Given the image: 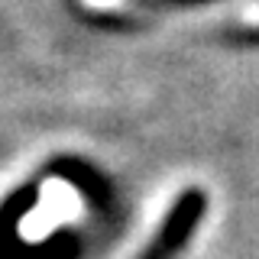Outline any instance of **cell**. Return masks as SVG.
Instances as JSON below:
<instances>
[{
  "label": "cell",
  "mask_w": 259,
  "mask_h": 259,
  "mask_svg": "<svg viewBox=\"0 0 259 259\" xmlns=\"http://www.w3.org/2000/svg\"><path fill=\"white\" fill-rule=\"evenodd\" d=\"M204 210H207V194L201 188H185L172 201V207L165 210L159 230L152 233L149 243H146L140 259H175L185 246H188V240H191V233L198 230Z\"/></svg>",
  "instance_id": "cell-1"
},
{
  "label": "cell",
  "mask_w": 259,
  "mask_h": 259,
  "mask_svg": "<svg viewBox=\"0 0 259 259\" xmlns=\"http://www.w3.org/2000/svg\"><path fill=\"white\" fill-rule=\"evenodd\" d=\"M91 7H97L101 13L120 10V13H136V10H175V7H194V4H207V0H88Z\"/></svg>",
  "instance_id": "cell-2"
}]
</instances>
